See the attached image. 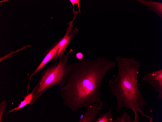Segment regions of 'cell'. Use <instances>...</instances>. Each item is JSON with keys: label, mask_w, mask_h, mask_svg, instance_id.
<instances>
[{"label": "cell", "mask_w": 162, "mask_h": 122, "mask_svg": "<svg viewBox=\"0 0 162 122\" xmlns=\"http://www.w3.org/2000/svg\"><path fill=\"white\" fill-rule=\"evenodd\" d=\"M59 41L56 43L50 49L44 53V56L41 63L30 76H33L42 71L45 66L56 56L59 50Z\"/></svg>", "instance_id": "8992f818"}, {"label": "cell", "mask_w": 162, "mask_h": 122, "mask_svg": "<svg viewBox=\"0 0 162 122\" xmlns=\"http://www.w3.org/2000/svg\"><path fill=\"white\" fill-rule=\"evenodd\" d=\"M79 12L75 11L73 20L70 21L68 24L69 27L66 30V33L64 36L59 40V48L58 52L56 57L51 60V62H55L58 59L61 58L64 55V53L69 44L74 37V34L78 32V29L75 28L74 29L72 28L73 27V22L75 19L76 16Z\"/></svg>", "instance_id": "277c9868"}, {"label": "cell", "mask_w": 162, "mask_h": 122, "mask_svg": "<svg viewBox=\"0 0 162 122\" xmlns=\"http://www.w3.org/2000/svg\"><path fill=\"white\" fill-rule=\"evenodd\" d=\"M83 54L81 52H78L76 54V58L79 60L82 58L83 57Z\"/></svg>", "instance_id": "4fadbf2b"}, {"label": "cell", "mask_w": 162, "mask_h": 122, "mask_svg": "<svg viewBox=\"0 0 162 122\" xmlns=\"http://www.w3.org/2000/svg\"><path fill=\"white\" fill-rule=\"evenodd\" d=\"M73 51L70 49L68 53L59 59L58 61L48 66L42 72L39 81L33 89V99L29 107L49 88L57 85L67 83L69 79L68 74L76 63H67L70 55Z\"/></svg>", "instance_id": "3957f363"}, {"label": "cell", "mask_w": 162, "mask_h": 122, "mask_svg": "<svg viewBox=\"0 0 162 122\" xmlns=\"http://www.w3.org/2000/svg\"><path fill=\"white\" fill-rule=\"evenodd\" d=\"M34 91V90H33L31 93L26 96L24 100L21 102L20 103L18 107L9 111V113L15 110L17 111L24 106H26L27 105L31 104L33 99V95Z\"/></svg>", "instance_id": "ba28073f"}, {"label": "cell", "mask_w": 162, "mask_h": 122, "mask_svg": "<svg viewBox=\"0 0 162 122\" xmlns=\"http://www.w3.org/2000/svg\"><path fill=\"white\" fill-rule=\"evenodd\" d=\"M115 66L114 62L104 57L83 58L76 62L68 74L66 84L59 88L64 105L75 112L96 102L103 107L99 89L105 75Z\"/></svg>", "instance_id": "6da1fadb"}, {"label": "cell", "mask_w": 162, "mask_h": 122, "mask_svg": "<svg viewBox=\"0 0 162 122\" xmlns=\"http://www.w3.org/2000/svg\"><path fill=\"white\" fill-rule=\"evenodd\" d=\"M111 108L107 112L100 114L95 122H113L111 116Z\"/></svg>", "instance_id": "9c48e42d"}, {"label": "cell", "mask_w": 162, "mask_h": 122, "mask_svg": "<svg viewBox=\"0 0 162 122\" xmlns=\"http://www.w3.org/2000/svg\"><path fill=\"white\" fill-rule=\"evenodd\" d=\"M6 102V100L3 101L0 104V122H1L2 116L4 113V112L7 104V103H5Z\"/></svg>", "instance_id": "8fae6325"}, {"label": "cell", "mask_w": 162, "mask_h": 122, "mask_svg": "<svg viewBox=\"0 0 162 122\" xmlns=\"http://www.w3.org/2000/svg\"><path fill=\"white\" fill-rule=\"evenodd\" d=\"M86 107V111L81 116L79 122H91L96 118L98 111L103 109V107L97 102Z\"/></svg>", "instance_id": "52a82bcc"}, {"label": "cell", "mask_w": 162, "mask_h": 122, "mask_svg": "<svg viewBox=\"0 0 162 122\" xmlns=\"http://www.w3.org/2000/svg\"><path fill=\"white\" fill-rule=\"evenodd\" d=\"M70 1L71 2L73 6V12L74 13L75 12V11H74V4H78V7L79 8V12L80 13V5H79V0H70Z\"/></svg>", "instance_id": "7c38bea8"}, {"label": "cell", "mask_w": 162, "mask_h": 122, "mask_svg": "<svg viewBox=\"0 0 162 122\" xmlns=\"http://www.w3.org/2000/svg\"><path fill=\"white\" fill-rule=\"evenodd\" d=\"M113 122H133L130 119L126 112H125L122 116L120 117H117Z\"/></svg>", "instance_id": "30bf717a"}, {"label": "cell", "mask_w": 162, "mask_h": 122, "mask_svg": "<svg viewBox=\"0 0 162 122\" xmlns=\"http://www.w3.org/2000/svg\"><path fill=\"white\" fill-rule=\"evenodd\" d=\"M142 81H146L158 93L157 98L162 99V69L146 74L141 79Z\"/></svg>", "instance_id": "5b68a950"}, {"label": "cell", "mask_w": 162, "mask_h": 122, "mask_svg": "<svg viewBox=\"0 0 162 122\" xmlns=\"http://www.w3.org/2000/svg\"><path fill=\"white\" fill-rule=\"evenodd\" d=\"M118 71L116 77L110 80L108 85L112 93L116 97L117 106L116 111L125 107L132 110L135 114L133 122H138L139 119L138 112L153 122L152 117L144 114L143 107L147 104L142 97L138 84V75L141 66L140 62L134 57L128 58L119 56L116 58Z\"/></svg>", "instance_id": "7a4b0ae2"}]
</instances>
